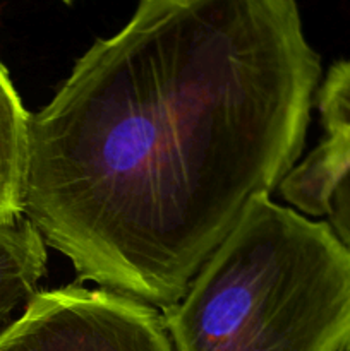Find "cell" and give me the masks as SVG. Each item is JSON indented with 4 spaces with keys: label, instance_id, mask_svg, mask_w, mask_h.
Masks as SVG:
<instances>
[{
    "label": "cell",
    "instance_id": "cell-1",
    "mask_svg": "<svg viewBox=\"0 0 350 351\" xmlns=\"http://www.w3.org/2000/svg\"><path fill=\"white\" fill-rule=\"evenodd\" d=\"M319 77L292 0H144L31 115L24 218L167 311L297 167Z\"/></svg>",
    "mask_w": 350,
    "mask_h": 351
},
{
    "label": "cell",
    "instance_id": "cell-2",
    "mask_svg": "<svg viewBox=\"0 0 350 351\" xmlns=\"http://www.w3.org/2000/svg\"><path fill=\"white\" fill-rule=\"evenodd\" d=\"M161 317L174 351H350V250L261 195Z\"/></svg>",
    "mask_w": 350,
    "mask_h": 351
},
{
    "label": "cell",
    "instance_id": "cell-3",
    "mask_svg": "<svg viewBox=\"0 0 350 351\" xmlns=\"http://www.w3.org/2000/svg\"><path fill=\"white\" fill-rule=\"evenodd\" d=\"M0 351H174L151 305L108 290L38 291L0 331Z\"/></svg>",
    "mask_w": 350,
    "mask_h": 351
},
{
    "label": "cell",
    "instance_id": "cell-4",
    "mask_svg": "<svg viewBox=\"0 0 350 351\" xmlns=\"http://www.w3.org/2000/svg\"><path fill=\"white\" fill-rule=\"evenodd\" d=\"M325 139L281 182V195L304 215L323 216L336 178L350 167V58L336 62L318 89Z\"/></svg>",
    "mask_w": 350,
    "mask_h": 351
},
{
    "label": "cell",
    "instance_id": "cell-5",
    "mask_svg": "<svg viewBox=\"0 0 350 351\" xmlns=\"http://www.w3.org/2000/svg\"><path fill=\"white\" fill-rule=\"evenodd\" d=\"M30 119L5 65L0 62V226L24 216Z\"/></svg>",
    "mask_w": 350,
    "mask_h": 351
},
{
    "label": "cell",
    "instance_id": "cell-6",
    "mask_svg": "<svg viewBox=\"0 0 350 351\" xmlns=\"http://www.w3.org/2000/svg\"><path fill=\"white\" fill-rule=\"evenodd\" d=\"M45 266V240L30 219L0 226V326L36 297Z\"/></svg>",
    "mask_w": 350,
    "mask_h": 351
},
{
    "label": "cell",
    "instance_id": "cell-7",
    "mask_svg": "<svg viewBox=\"0 0 350 351\" xmlns=\"http://www.w3.org/2000/svg\"><path fill=\"white\" fill-rule=\"evenodd\" d=\"M323 216L340 242L350 250V167L340 175L326 194Z\"/></svg>",
    "mask_w": 350,
    "mask_h": 351
}]
</instances>
